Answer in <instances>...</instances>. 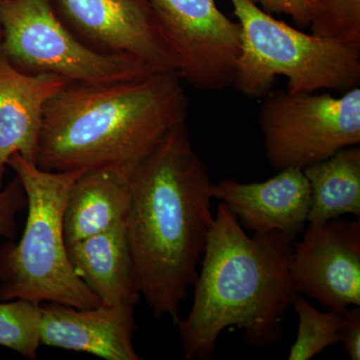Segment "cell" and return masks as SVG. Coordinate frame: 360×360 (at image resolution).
Masks as SVG:
<instances>
[{
    "instance_id": "obj_7",
    "label": "cell",
    "mask_w": 360,
    "mask_h": 360,
    "mask_svg": "<svg viewBox=\"0 0 360 360\" xmlns=\"http://www.w3.org/2000/svg\"><path fill=\"white\" fill-rule=\"evenodd\" d=\"M258 124L276 172L304 168L360 143V89L340 96L274 90L264 97Z\"/></svg>"
},
{
    "instance_id": "obj_23",
    "label": "cell",
    "mask_w": 360,
    "mask_h": 360,
    "mask_svg": "<svg viewBox=\"0 0 360 360\" xmlns=\"http://www.w3.org/2000/svg\"><path fill=\"white\" fill-rule=\"evenodd\" d=\"M2 40V26L1 22H0V44H1Z\"/></svg>"
},
{
    "instance_id": "obj_15",
    "label": "cell",
    "mask_w": 360,
    "mask_h": 360,
    "mask_svg": "<svg viewBox=\"0 0 360 360\" xmlns=\"http://www.w3.org/2000/svg\"><path fill=\"white\" fill-rule=\"evenodd\" d=\"M132 170L106 167L80 175L70 187L63 212L66 245L125 221Z\"/></svg>"
},
{
    "instance_id": "obj_16",
    "label": "cell",
    "mask_w": 360,
    "mask_h": 360,
    "mask_svg": "<svg viewBox=\"0 0 360 360\" xmlns=\"http://www.w3.org/2000/svg\"><path fill=\"white\" fill-rule=\"evenodd\" d=\"M310 186L307 224L360 217V148L350 146L302 170Z\"/></svg>"
},
{
    "instance_id": "obj_1",
    "label": "cell",
    "mask_w": 360,
    "mask_h": 360,
    "mask_svg": "<svg viewBox=\"0 0 360 360\" xmlns=\"http://www.w3.org/2000/svg\"><path fill=\"white\" fill-rule=\"evenodd\" d=\"M212 186L186 123L168 132L129 177L125 217L137 290L156 319L179 321L213 222Z\"/></svg>"
},
{
    "instance_id": "obj_6",
    "label": "cell",
    "mask_w": 360,
    "mask_h": 360,
    "mask_svg": "<svg viewBox=\"0 0 360 360\" xmlns=\"http://www.w3.org/2000/svg\"><path fill=\"white\" fill-rule=\"evenodd\" d=\"M0 53L27 75L110 84L158 72L139 59L105 56L85 46L59 20L51 0H0Z\"/></svg>"
},
{
    "instance_id": "obj_4",
    "label": "cell",
    "mask_w": 360,
    "mask_h": 360,
    "mask_svg": "<svg viewBox=\"0 0 360 360\" xmlns=\"http://www.w3.org/2000/svg\"><path fill=\"white\" fill-rule=\"evenodd\" d=\"M27 198V220L16 245L0 248V300L51 302L78 309L103 304L68 258L63 212L70 187L84 172H47L15 153L7 162Z\"/></svg>"
},
{
    "instance_id": "obj_8",
    "label": "cell",
    "mask_w": 360,
    "mask_h": 360,
    "mask_svg": "<svg viewBox=\"0 0 360 360\" xmlns=\"http://www.w3.org/2000/svg\"><path fill=\"white\" fill-rule=\"evenodd\" d=\"M177 61L176 73L200 91L231 86L241 53V26L215 0H150Z\"/></svg>"
},
{
    "instance_id": "obj_17",
    "label": "cell",
    "mask_w": 360,
    "mask_h": 360,
    "mask_svg": "<svg viewBox=\"0 0 360 360\" xmlns=\"http://www.w3.org/2000/svg\"><path fill=\"white\" fill-rule=\"evenodd\" d=\"M291 307L298 316V330L295 342L291 345L288 359L309 360L331 345L340 342L338 330L343 314L328 309L321 311L296 292Z\"/></svg>"
},
{
    "instance_id": "obj_11",
    "label": "cell",
    "mask_w": 360,
    "mask_h": 360,
    "mask_svg": "<svg viewBox=\"0 0 360 360\" xmlns=\"http://www.w3.org/2000/svg\"><path fill=\"white\" fill-rule=\"evenodd\" d=\"M212 196L253 233L277 232L292 243L307 224L310 186L300 168H285L271 179L253 184L221 179L212 184Z\"/></svg>"
},
{
    "instance_id": "obj_21",
    "label": "cell",
    "mask_w": 360,
    "mask_h": 360,
    "mask_svg": "<svg viewBox=\"0 0 360 360\" xmlns=\"http://www.w3.org/2000/svg\"><path fill=\"white\" fill-rule=\"evenodd\" d=\"M338 340L350 359H360V307H349L343 314Z\"/></svg>"
},
{
    "instance_id": "obj_12",
    "label": "cell",
    "mask_w": 360,
    "mask_h": 360,
    "mask_svg": "<svg viewBox=\"0 0 360 360\" xmlns=\"http://www.w3.org/2000/svg\"><path fill=\"white\" fill-rule=\"evenodd\" d=\"M134 307L78 309L58 303L40 304L41 345L86 352L106 360H139L134 345Z\"/></svg>"
},
{
    "instance_id": "obj_3",
    "label": "cell",
    "mask_w": 360,
    "mask_h": 360,
    "mask_svg": "<svg viewBox=\"0 0 360 360\" xmlns=\"http://www.w3.org/2000/svg\"><path fill=\"white\" fill-rule=\"evenodd\" d=\"M291 243L277 232L248 236L224 203L217 206L193 286V307L176 323L184 359H212L227 328L243 331L252 347L283 338L281 322L296 293Z\"/></svg>"
},
{
    "instance_id": "obj_2",
    "label": "cell",
    "mask_w": 360,
    "mask_h": 360,
    "mask_svg": "<svg viewBox=\"0 0 360 360\" xmlns=\"http://www.w3.org/2000/svg\"><path fill=\"white\" fill-rule=\"evenodd\" d=\"M181 82L174 71L110 84L68 82L45 104L37 167L134 170L168 132L186 123Z\"/></svg>"
},
{
    "instance_id": "obj_20",
    "label": "cell",
    "mask_w": 360,
    "mask_h": 360,
    "mask_svg": "<svg viewBox=\"0 0 360 360\" xmlns=\"http://www.w3.org/2000/svg\"><path fill=\"white\" fill-rule=\"evenodd\" d=\"M27 206L22 184L18 176L4 188L0 189V238H14L16 215Z\"/></svg>"
},
{
    "instance_id": "obj_13",
    "label": "cell",
    "mask_w": 360,
    "mask_h": 360,
    "mask_svg": "<svg viewBox=\"0 0 360 360\" xmlns=\"http://www.w3.org/2000/svg\"><path fill=\"white\" fill-rule=\"evenodd\" d=\"M68 82L49 73L21 72L0 53V189L11 155L37 165L45 104Z\"/></svg>"
},
{
    "instance_id": "obj_19",
    "label": "cell",
    "mask_w": 360,
    "mask_h": 360,
    "mask_svg": "<svg viewBox=\"0 0 360 360\" xmlns=\"http://www.w3.org/2000/svg\"><path fill=\"white\" fill-rule=\"evenodd\" d=\"M311 33L360 49V0H307Z\"/></svg>"
},
{
    "instance_id": "obj_9",
    "label": "cell",
    "mask_w": 360,
    "mask_h": 360,
    "mask_svg": "<svg viewBox=\"0 0 360 360\" xmlns=\"http://www.w3.org/2000/svg\"><path fill=\"white\" fill-rule=\"evenodd\" d=\"M61 22L97 53L129 56L158 71L177 70L150 0H51Z\"/></svg>"
},
{
    "instance_id": "obj_14",
    "label": "cell",
    "mask_w": 360,
    "mask_h": 360,
    "mask_svg": "<svg viewBox=\"0 0 360 360\" xmlns=\"http://www.w3.org/2000/svg\"><path fill=\"white\" fill-rule=\"evenodd\" d=\"M75 274L108 307H135L141 296L134 276L125 221L66 245Z\"/></svg>"
},
{
    "instance_id": "obj_5",
    "label": "cell",
    "mask_w": 360,
    "mask_h": 360,
    "mask_svg": "<svg viewBox=\"0 0 360 360\" xmlns=\"http://www.w3.org/2000/svg\"><path fill=\"white\" fill-rule=\"evenodd\" d=\"M241 26V53L231 86L250 99L264 98L277 77L291 94L359 87L360 49L274 18L252 0H229Z\"/></svg>"
},
{
    "instance_id": "obj_18",
    "label": "cell",
    "mask_w": 360,
    "mask_h": 360,
    "mask_svg": "<svg viewBox=\"0 0 360 360\" xmlns=\"http://www.w3.org/2000/svg\"><path fill=\"white\" fill-rule=\"evenodd\" d=\"M41 303L0 300V347L9 348L26 359L34 360L40 345Z\"/></svg>"
},
{
    "instance_id": "obj_10",
    "label": "cell",
    "mask_w": 360,
    "mask_h": 360,
    "mask_svg": "<svg viewBox=\"0 0 360 360\" xmlns=\"http://www.w3.org/2000/svg\"><path fill=\"white\" fill-rule=\"evenodd\" d=\"M292 248L290 274L296 292L345 314L360 307V220L307 224Z\"/></svg>"
},
{
    "instance_id": "obj_22",
    "label": "cell",
    "mask_w": 360,
    "mask_h": 360,
    "mask_svg": "<svg viewBox=\"0 0 360 360\" xmlns=\"http://www.w3.org/2000/svg\"><path fill=\"white\" fill-rule=\"evenodd\" d=\"M259 4L269 13L286 14L298 27L305 28L310 25V13L307 0H252Z\"/></svg>"
}]
</instances>
